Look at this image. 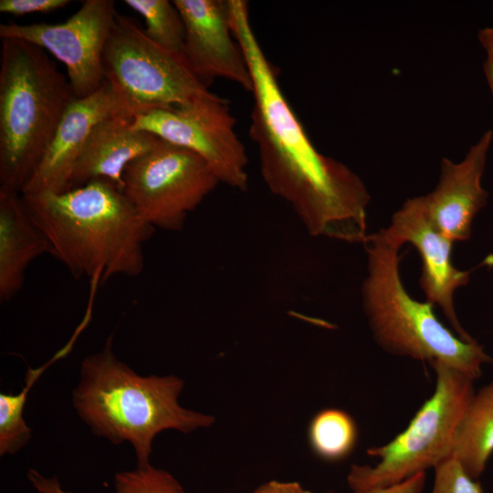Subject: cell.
Masks as SVG:
<instances>
[{"mask_svg": "<svg viewBox=\"0 0 493 493\" xmlns=\"http://www.w3.org/2000/svg\"><path fill=\"white\" fill-rule=\"evenodd\" d=\"M229 8L232 34L252 77L249 137L257 147L264 182L289 204L310 235L364 243L371 199L364 183L347 165L314 147L258 43L247 2L230 0Z\"/></svg>", "mask_w": 493, "mask_h": 493, "instance_id": "cell-1", "label": "cell"}, {"mask_svg": "<svg viewBox=\"0 0 493 493\" xmlns=\"http://www.w3.org/2000/svg\"><path fill=\"white\" fill-rule=\"evenodd\" d=\"M21 196L47 236L51 255L76 278L103 283L142 272L143 245L155 229L113 183L99 179L63 193Z\"/></svg>", "mask_w": 493, "mask_h": 493, "instance_id": "cell-2", "label": "cell"}, {"mask_svg": "<svg viewBox=\"0 0 493 493\" xmlns=\"http://www.w3.org/2000/svg\"><path fill=\"white\" fill-rule=\"evenodd\" d=\"M183 388V380L174 375H139L116 357L110 335L100 351L83 359L72 404L94 435L113 445L128 442L137 467H145L159 433L188 434L215 422L211 414L180 405Z\"/></svg>", "mask_w": 493, "mask_h": 493, "instance_id": "cell-3", "label": "cell"}, {"mask_svg": "<svg viewBox=\"0 0 493 493\" xmlns=\"http://www.w3.org/2000/svg\"><path fill=\"white\" fill-rule=\"evenodd\" d=\"M1 40L0 186L21 194L77 98L46 50L21 39Z\"/></svg>", "mask_w": 493, "mask_h": 493, "instance_id": "cell-4", "label": "cell"}, {"mask_svg": "<svg viewBox=\"0 0 493 493\" xmlns=\"http://www.w3.org/2000/svg\"><path fill=\"white\" fill-rule=\"evenodd\" d=\"M368 257L362 287V306L377 344L385 351L415 360L444 362L474 381L493 362L477 341H466L436 318L433 305L414 299L399 273V247L376 233L363 243Z\"/></svg>", "mask_w": 493, "mask_h": 493, "instance_id": "cell-5", "label": "cell"}, {"mask_svg": "<svg viewBox=\"0 0 493 493\" xmlns=\"http://www.w3.org/2000/svg\"><path fill=\"white\" fill-rule=\"evenodd\" d=\"M435 388L408 426L391 442L371 447L375 466L352 465L347 482L353 492L385 488L435 467L448 457L459 423L475 392L474 380L441 362L430 363Z\"/></svg>", "mask_w": 493, "mask_h": 493, "instance_id": "cell-6", "label": "cell"}, {"mask_svg": "<svg viewBox=\"0 0 493 493\" xmlns=\"http://www.w3.org/2000/svg\"><path fill=\"white\" fill-rule=\"evenodd\" d=\"M104 79L131 117L210 93L181 54L154 43L133 17L117 14L102 56Z\"/></svg>", "mask_w": 493, "mask_h": 493, "instance_id": "cell-7", "label": "cell"}, {"mask_svg": "<svg viewBox=\"0 0 493 493\" xmlns=\"http://www.w3.org/2000/svg\"><path fill=\"white\" fill-rule=\"evenodd\" d=\"M219 184L203 158L162 139L123 173V193L140 216L154 229L172 232L183 229Z\"/></svg>", "mask_w": 493, "mask_h": 493, "instance_id": "cell-8", "label": "cell"}, {"mask_svg": "<svg viewBox=\"0 0 493 493\" xmlns=\"http://www.w3.org/2000/svg\"><path fill=\"white\" fill-rule=\"evenodd\" d=\"M235 125L228 101L212 92L183 105L136 115L131 122L132 130L192 151L205 161L220 183L246 191L247 156Z\"/></svg>", "mask_w": 493, "mask_h": 493, "instance_id": "cell-9", "label": "cell"}, {"mask_svg": "<svg viewBox=\"0 0 493 493\" xmlns=\"http://www.w3.org/2000/svg\"><path fill=\"white\" fill-rule=\"evenodd\" d=\"M117 14L112 0H85L60 24H1L0 37L21 39L52 54L66 66L76 98L82 99L104 82L102 56Z\"/></svg>", "mask_w": 493, "mask_h": 493, "instance_id": "cell-10", "label": "cell"}, {"mask_svg": "<svg viewBox=\"0 0 493 493\" xmlns=\"http://www.w3.org/2000/svg\"><path fill=\"white\" fill-rule=\"evenodd\" d=\"M376 234L399 248L409 243L417 249L422 261L419 283L426 302L441 308L460 339L476 341L460 324L454 307V293L457 288L468 283L471 270L462 271L453 265L454 243L432 226L421 196L406 200L393 214L391 224Z\"/></svg>", "mask_w": 493, "mask_h": 493, "instance_id": "cell-11", "label": "cell"}, {"mask_svg": "<svg viewBox=\"0 0 493 493\" xmlns=\"http://www.w3.org/2000/svg\"><path fill=\"white\" fill-rule=\"evenodd\" d=\"M184 26L183 57L205 87L222 78L252 92L243 50L232 34L229 0H173Z\"/></svg>", "mask_w": 493, "mask_h": 493, "instance_id": "cell-12", "label": "cell"}, {"mask_svg": "<svg viewBox=\"0 0 493 493\" xmlns=\"http://www.w3.org/2000/svg\"><path fill=\"white\" fill-rule=\"evenodd\" d=\"M492 140L488 130L460 163L443 158L436 187L421 195L432 226L453 243L470 238L473 219L487 204L488 194L481 179Z\"/></svg>", "mask_w": 493, "mask_h": 493, "instance_id": "cell-13", "label": "cell"}, {"mask_svg": "<svg viewBox=\"0 0 493 493\" xmlns=\"http://www.w3.org/2000/svg\"><path fill=\"white\" fill-rule=\"evenodd\" d=\"M120 113L127 114L105 79L94 93L76 99L65 111L35 173L21 194L69 190L75 164L92 131L102 121Z\"/></svg>", "mask_w": 493, "mask_h": 493, "instance_id": "cell-14", "label": "cell"}, {"mask_svg": "<svg viewBox=\"0 0 493 493\" xmlns=\"http://www.w3.org/2000/svg\"><path fill=\"white\" fill-rule=\"evenodd\" d=\"M131 119L125 113H120L94 128L75 164L70 189L103 179L123 190L126 167L161 141L152 133L132 130Z\"/></svg>", "mask_w": 493, "mask_h": 493, "instance_id": "cell-15", "label": "cell"}, {"mask_svg": "<svg viewBox=\"0 0 493 493\" xmlns=\"http://www.w3.org/2000/svg\"><path fill=\"white\" fill-rule=\"evenodd\" d=\"M51 246L27 213L20 193L0 186V299L8 301L21 289L26 270Z\"/></svg>", "mask_w": 493, "mask_h": 493, "instance_id": "cell-16", "label": "cell"}, {"mask_svg": "<svg viewBox=\"0 0 493 493\" xmlns=\"http://www.w3.org/2000/svg\"><path fill=\"white\" fill-rule=\"evenodd\" d=\"M493 454V381L476 393L456 431L448 456L472 478L486 468Z\"/></svg>", "mask_w": 493, "mask_h": 493, "instance_id": "cell-17", "label": "cell"}, {"mask_svg": "<svg viewBox=\"0 0 493 493\" xmlns=\"http://www.w3.org/2000/svg\"><path fill=\"white\" fill-rule=\"evenodd\" d=\"M358 430L352 417L346 412L328 408L319 412L309 427V441L313 452L327 461L347 457L353 450Z\"/></svg>", "mask_w": 493, "mask_h": 493, "instance_id": "cell-18", "label": "cell"}, {"mask_svg": "<svg viewBox=\"0 0 493 493\" xmlns=\"http://www.w3.org/2000/svg\"><path fill=\"white\" fill-rule=\"evenodd\" d=\"M124 3L143 17L145 34L154 43L183 56L184 26L173 1L125 0Z\"/></svg>", "mask_w": 493, "mask_h": 493, "instance_id": "cell-19", "label": "cell"}, {"mask_svg": "<svg viewBox=\"0 0 493 493\" xmlns=\"http://www.w3.org/2000/svg\"><path fill=\"white\" fill-rule=\"evenodd\" d=\"M35 382L26 378L23 390L0 393V456L19 452L31 439L32 430L24 418L26 397Z\"/></svg>", "mask_w": 493, "mask_h": 493, "instance_id": "cell-20", "label": "cell"}, {"mask_svg": "<svg viewBox=\"0 0 493 493\" xmlns=\"http://www.w3.org/2000/svg\"><path fill=\"white\" fill-rule=\"evenodd\" d=\"M115 493H185L173 475L152 465L114 476Z\"/></svg>", "mask_w": 493, "mask_h": 493, "instance_id": "cell-21", "label": "cell"}, {"mask_svg": "<svg viewBox=\"0 0 493 493\" xmlns=\"http://www.w3.org/2000/svg\"><path fill=\"white\" fill-rule=\"evenodd\" d=\"M434 468L432 493H483L480 483L468 476L454 457L445 458Z\"/></svg>", "mask_w": 493, "mask_h": 493, "instance_id": "cell-22", "label": "cell"}, {"mask_svg": "<svg viewBox=\"0 0 493 493\" xmlns=\"http://www.w3.org/2000/svg\"><path fill=\"white\" fill-rule=\"evenodd\" d=\"M69 0H1L0 12L12 16H24L33 13H50L64 8Z\"/></svg>", "mask_w": 493, "mask_h": 493, "instance_id": "cell-23", "label": "cell"}, {"mask_svg": "<svg viewBox=\"0 0 493 493\" xmlns=\"http://www.w3.org/2000/svg\"><path fill=\"white\" fill-rule=\"evenodd\" d=\"M425 484V472H422L389 487L353 493H422Z\"/></svg>", "mask_w": 493, "mask_h": 493, "instance_id": "cell-24", "label": "cell"}, {"mask_svg": "<svg viewBox=\"0 0 493 493\" xmlns=\"http://www.w3.org/2000/svg\"><path fill=\"white\" fill-rule=\"evenodd\" d=\"M26 477L37 493H73L65 490L56 477H47L36 469L30 468Z\"/></svg>", "mask_w": 493, "mask_h": 493, "instance_id": "cell-25", "label": "cell"}, {"mask_svg": "<svg viewBox=\"0 0 493 493\" xmlns=\"http://www.w3.org/2000/svg\"><path fill=\"white\" fill-rule=\"evenodd\" d=\"M253 493H310L298 482L272 480L262 484Z\"/></svg>", "mask_w": 493, "mask_h": 493, "instance_id": "cell-26", "label": "cell"}, {"mask_svg": "<svg viewBox=\"0 0 493 493\" xmlns=\"http://www.w3.org/2000/svg\"><path fill=\"white\" fill-rule=\"evenodd\" d=\"M478 40L487 52L488 59L493 63V27L481 29L477 34Z\"/></svg>", "mask_w": 493, "mask_h": 493, "instance_id": "cell-27", "label": "cell"}, {"mask_svg": "<svg viewBox=\"0 0 493 493\" xmlns=\"http://www.w3.org/2000/svg\"><path fill=\"white\" fill-rule=\"evenodd\" d=\"M483 69L485 73L488 85L490 89L491 94L493 96V63L487 58L483 65Z\"/></svg>", "mask_w": 493, "mask_h": 493, "instance_id": "cell-28", "label": "cell"}]
</instances>
